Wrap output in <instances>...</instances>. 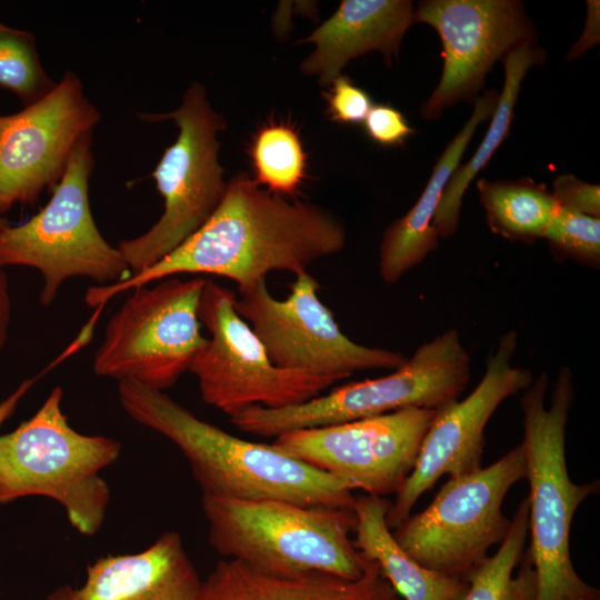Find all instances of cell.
Here are the masks:
<instances>
[{
    "label": "cell",
    "mask_w": 600,
    "mask_h": 600,
    "mask_svg": "<svg viewBox=\"0 0 600 600\" xmlns=\"http://www.w3.org/2000/svg\"><path fill=\"white\" fill-rule=\"evenodd\" d=\"M346 229L331 212L306 201H288L246 173L233 177L211 217L184 242L124 281L90 287L89 306L179 273H208L247 289L273 271L297 276L341 251Z\"/></svg>",
    "instance_id": "1"
},
{
    "label": "cell",
    "mask_w": 600,
    "mask_h": 600,
    "mask_svg": "<svg viewBox=\"0 0 600 600\" xmlns=\"http://www.w3.org/2000/svg\"><path fill=\"white\" fill-rule=\"evenodd\" d=\"M118 394L130 418L179 448L203 496L353 509L352 490L338 478L273 444L234 437L199 419L164 391L124 380L118 383Z\"/></svg>",
    "instance_id": "2"
},
{
    "label": "cell",
    "mask_w": 600,
    "mask_h": 600,
    "mask_svg": "<svg viewBox=\"0 0 600 600\" xmlns=\"http://www.w3.org/2000/svg\"><path fill=\"white\" fill-rule=\"evenodd\" d=\"M549 379L540 373L520 399L529 482L530 546L537 576V600H600L598 588L583 581L570 556L572 519L580 504L599 492L600 482L574 483L566 460V428L574 391L568 367L558 370L546 407Z\"/></svg>",
    "instance_id": "3"
},
{
    "label": "cell",
    "mask_w": 600,
    "mask_h": 600,
    "mask_svg": "<svg viewBox=\"0 0 600 600\" xmlns=\"http://www.w3.org/2000/svg\"><path fill=\"white\" fill-rule=\"evenodd\" d=\"M209 542L227 559L278 576L360 578L367 567L349 533L352 510L308 507L274 499L202 496Z\"/></svg>",
    "instance_id": "4"
},
{
    "label": "cell",
    "mask_w": 600,
    "mask_h": 600,
    "mask_svg": "<svg viewBox=\"0 0 600 600\" xmlns=\"http://www.w3.org/2000/svg\"><path fill=\"white\" fill-rule=\"evenodd\" d=\"M62 397V388L54 387L29 420L0 436V503L51 498L79 533L93 536L110 501L99 472L118 459L121 443L76 431L61 409Z\"/></svg>",
    "instance_id": "5"
},
{
    "label": "cell",
    "mask_w": 600,
    "mask_h": 600,
    "mask_svg": "<svg viewBox=\"0 0 600 600\" xmlns=\"http://www.w3.org/2000/svg\"><path fill=\"white\" fill-rule=\"evenodd\" d=\"M470 379V357L456 329L421 344L391 373L338 387L306 402L270 409L249 407L230 417L250 434L286 432L380 416L408 408L438 410L459 399Z\"/></svg>",
    "instance_id": "6"
},
{
    "label": "cell",
    "mask_w": 600,
    "mask_h": 600,
    "mask_svg": "<svg viewBox=\"0 0 600 600\" xmlns=\"http://www.w3.org/2000/svg\"><path fill=\"white\" fill-rule=\"evenodd\" d=\"M138 116L144 121L171 120L179 134L151 173L163 198V213L147 232L117 246L132 274L160 261L193 234L218 208L228 183L218 140L226 119L211 107L203 84L192 82L176 110Z\"/></svg>",
    "instance_id": "7"
},
{
    "label": "cell",
    "mask_w": 600,
    "mask_h": 600,
    "mask_svg": "<svg viewBox=\"0 0 600 600\" xmlns=\"http://www.w3.org/2000/svg\"><path fill=\"white\" fill-rule=\"evenodd\" d=\"M92 141V134L80 140L51 199L37 214L0 231V267L23 266L41 272L40 302L44 307L73 277L109 286L132 274L118 247L100 233L91 213Z\"/></svg>",
    "instance_id": "8"
},
{
    "label": "cell",
    "mask_w": 600,
    "mask_h": 600,
    "mask_svg": "<svg viewBox=\"0 0 600 600\" xmlns=\"http://www.w3.org/2000/svg\"><path fill=\"white\" fill-rule=\"evenodd\" d=\"M527 477L520 443L487 468L449 478L431 503L392 532L400 548L422 567L467 581L506 539L511 519L502 503L511 487Z\"/></svg>",
    "instance_id": "9"
},
{
    "label": "cell",
    "mask_w": 600,
    "mask_h": 600,
    "mask_svg": "<svg viewBox=\"0 0 600 600\" xmlns=\"http://www.w3.org/2000/svg\"><path fill=\"white\" fill-rule=\"evenodd\" d=\"M206 281L170 277L131 289L107 323L93 372L161 391L172 387L207 342L199 320Z\"/></svg>",
    "instance_id": "10"
},
{
    "label": "cell",
    "mask_w": 600,
    "mask_h": 600,
    "mask_svg": "<svg viewBox=\"0 0 600 600\" xmlns=\"http://www.w3.org/2000/svg\"><path fill=\"white\" fill-rule=\"evenodd\" d=\"M237 296L207 280L199 320L209 333L191 362L202 400L229 417L252 407L279 409L311 400L336 383L277 367L251 327L236 310Z\"/></svg>",
    "instance_id": "11"
},
{
    "label": "cell",
    "mask_w": 600,
    "mask_h": 600,
    "mask_svg": "<svg viewBox=\"0 0 600 600\" xmlns=\"http://www.w3.org/2000/svg\"><path fill=\"white\" fill-rule=\"evenodd\" d=\"M319 290V282L309 271L294 276L284 299L274 298L266 280L239 290L236 310L273 364L337 382L358 371L394 370L406 362L399 351L352 341L321 301Z\"/></svg>",
    "instance_id": "12"
},
{
    "label": "cell",
    "mask_w": 600,
    "mask_h": 600,
    "mask_svg": "<svg viewBox=\"0 0 600 600\" xmlns=\"http://www.w3.org/2000/svg\"><path fill=\"white\" fill-rule=\"evenodd\" d=\"M437 410L408 408L336 424L286 432L273 446L327 472L351 490L397 493L411 473Z\"/></svg>",
    "instance_id": "13"
},
{
    "label": "cell",
    "mask_w": 600,
    "mask_h": 600,
    "mask_svg": "<svg viewBox=\"0 0 600 600\" xmlns=\"http://www.w3.org/2000/svg\"><path fill=\"white\" fill-rule=\"evenodd\" d=\"M100 120L72 70L39 101L0 114V216L16 204H34L46 190L52 192L77 144L93 134Z\"/></svg>",
    "instance_id": "14"
},
{
    "label": "cell",
    "mask_w": 600,
    "mask_h": 600,
    "mask_svg": "<svg viewBox=\"0 0 600 600\" xmlns=\"http://www.w3.org/2000/svg\"><path fill=\"white\" fill-rule=\"evenodd\" d=\"M517 347V332L503 333L473 391L437 410L416 464L387 513L390 529H396L410 516L418 499L442 476L459 478L482 468L488 421L502 401L524 391L533 381L530 370L511 364Z\"/></svg>",
    "instance_id": "15"
},
{
    "label": "cell",
    "mask_w": 600,
    "mask_h": 600,
    "mask_svg": "<svg viewBox=\"0 0 600 600\" xmlns=\"http://www.w3.org/2000/svg\"><path fill=\"white\" fill-rule=\"evenodd\" d=\"M416 22L436 29L442 43L441 78L422 108L430 120L478 93L498 60L536 43L533 23L514 0L422 1L413 11Z\"/></svg>",
    "instance_id": "16"
},
{
    "label": "cell",
    "mask_w": 600,
    "mask_h": 600,
    "mask_svg": "<svg viewBox=\"0 0 600 600\" xmlns=\"http://www.w3.org/2000/svg\"><path fill=\"white\" fill-rule=\"evenodd\" d=\"M201 586L180 534L169 531L140 552L98 558L80 587L60 586L46 600H199Z\"/></svg>",
    "instance_id": "17"
},
{
    "label": "cell",
    "mask_w": 600,
    "mask_h": 600,
    "mask_svg": "<svg viewBox=\"0 0 600 600\" xmlns=\"http://www.w3.org/2000/svg\"><path fill=\"white\" fill-rule=\"evenodd\" d=\"M413 11L408 0L341 1L332 16L298 41L314 44L300 71L329 86L350 60L364 53L379 51L390 63L399 57L403 36L413 23Z\"/></svg>",
    "instance_id": "18"
},
{
    "label": "cell",
    "mask_w": 600,
    "mask_h": 600,
    "mask_svg": "<svg viewBox=\"0 0 600 600\" xmlns=\"http://www.w3.org/2000/svg\"><path fill=\"white\" fill-rule=\"evenodd\" d=\"M199 600H401L369 561L349 580L331 574L278 576L231 559L220 560L202 581Z\"/></svg>",
    "instance_id": "19"
},
{
    "label": "cell",
    "mask_w": 600,
    "mask_h": 600,
    "mask_svg": "<svg viewBox=\"0 0 600 600\" xmlns=\"http://www.w3.org/2000/svg\"><path fill=\"white\" fill-rule=\"evenodd\" d=\"M498 98L499 93L493 90L476 98L471 117L438 159L417 202L383 232L379 248V274L384 283L398 282L437 248L439 237L432 223L443 189L459 167L478 126L492 116Z\"/></svg>",
    "instance_id": "20"
},
{
    "label": "cell",
    "mask_w": 600,
    "mask_h": 600,
    "mask_svg": "<svg viewBox=\"0 0 600 600\" xmlns=\"http://www.w3.org/2000/svg\"><path fill=\"white\" fill-rule=\"evenodd\" d=\"M390 506L383 497H354V548L363 559L378 564L401 600H459L468 582L427 569L409 557L387 524Z\"/></svg>",
    "instance_id": "21"
},
{
    "label": "cell",
    "mask_w": 600,
    "mask_h": 600,
    "mask_svg": "<svg viewBox=\"0 0 600 600\" xmlns=\"http://www.w3.org/2000/svg\"><path fill=\"white\" fill-rule=\"evenodd\" d=\"M543 59L544 52L536 43L520 46L503 58L504 82L490 127L471 159L457 168L443 189L432 223L438 237L448 238L456 232L462 198L469 183L508 136L521 82L527 71Z\"/></svg>",
    "instance_id": "22"
},
{
    "label": "cell",
    "mask_w": 600,
    "mask_h": 600,
    "mask_svg": "<svg viewBox=\"0 0 600 600\" xmlns=\"http://www.w3.org/2000/svg\"><path fill=\"white\" fill-rule=\"evenodd\" d=\"M528 519L527 497L514 511L506 539L468 577V589L459 600H537V576L526 549Z\"/></svg>",
    "instance_id": "23"
},
{
    "label": "cell",
    "mask_w": 600,
    "mask_h": 600,
    "mask_svg": "<svg viewBox=\"0 0 600 600\" xmlns=\"http://www.w3.org/2000/svg\"><path fill=\"white\" fill-rule=\"evenodd\" d=\"M480 202L492 232L522 242L543 238L558 204L544 184L522 178L477 182Z\"/></svg>",
    "instance_id": "24"
},
{
    "label": "cell",
    "mask_w": 600,
    "mask_h": 600,
    "mask_svg": "<svg viewBox=\"0 0 600 600\" xmlns=\"http://www.w3.org/2000/svg\"><path fill=\"white\" fill-rule=\"evenodd\" d=\"M254 181L278 196L298 192L307 171L299 131L289 121H268L253 134L249 149Z\"/></svg>",
    "instance_id": "25"
},
{
    "label": "cell",
    "mask_w": 600,
    "mask_h": 600,
    "mask_svg": "<svg viewBox=\"0 0 600 600\" xmlns=\"http://www.w3.org/2000/svg\"><path fill=\"white\" fill-rule=\"evenodd\" d=\"M56 83L42 67L34 36L0 22V88L14 93L27 107L47 96Z\"/></svg>",
    "instance_id": "26"
},
{
    "label": "cell",
    "mask_w": 600,
    "mask_h": 600,
    "mask_svg": "<svg viewBox=\"0 0 600 600\" xmlns=\"http://www.w3.org/2000/svg\"><path fill=\"white\" fill-rule=\"evenodd\" d=\"M543 238L553 252L591 268L600 263V219L557 208Z\"/></svg>",
    "instance_id": "27"
},
{
    "label": "cell",
    "mask_w": 600,
    "mask_h": 600,
    "mask_svg": "<svg viewBox=\"0 0 600 600\" xmlns=\"http://www.w3.org/2000/svg\"><path fill=\"white\" fill-rule=\"evenodd\" d=\"M322 96L327 116L338 123L363 122L373 106L370 96L343 74L332 80Z\"/></svg>",
    "instance_id": "28"
},
{
    "label": "cell",
    "mask_w": 600,
    "mask_h": 600,
    "mask_svg": "<svg viewBox=\"0 0 600 600\" xmlns=\"http://www.w3.org/2000/svg\"><path fill=\"white\" fill-rule=\"evenodd\" d=\"M552 196L558 207L593 218L600 217V188L583 182L573 174L559 176L552 184Z\"/></svg>",
    "instance_id": "29"
},
{
    "label": "cell",
    "mask_w": 600,
    "mask_h": 600,
    "mask_svg": "<svg viewBox=\"0 0 600 600\" xmlns=\"http://www.w3.org/2000/svg\"><path fill=\"white\" fill-rule=\"evenodd\" d=\"M363 122L370 139L386 147L399 146L413 133L403 114L389 104H373Z\"/></svg>",
    "instance_id": "30"
},
{
    "label": "cell",
    "mask_w": 600,
    "mask_h": 600,
    "mask_svg": "<svg viewBox=\"0 0 600 600\" xmlns=\"http://www.w3.org/2000/svg\"><path fill=\"white\" fill-rule=\"evenodd\" d=\"M587 20L586 28L580 37V39L573 44L570 49V52L567 56L568 60H572L584 51L590 49L592 46L599 42L600 37V19H599V1L589 0L587 2Z\"/></svg>",
    "instance_id": "31"
},
{
    "label": "cell",
    "mask_w": 600,
    "mask_h": 600,
    "mask_svg": "<svg viewBox=\"0 0 600 600\" xmlns=\"http://www.w3.org/2000/svg\"><path fill=\"white\" fill-rule=\"evenodd\" d=\"M11 319V300L9 296L8 278L0 267V352L2 351Z\"/></svg>",
    "instance_id": "32"
},
{
    "label": "cell",
    "mask_w": 600,
    "mask_h": 600,
    "mask_svg": "<svg viewBox=\"0 0 600 600\" xmlns=\"http://www.w3.org/2000/svg\"><path fill=\"white\" fill-rule=\"evenodd\" d=\"M36 381L37 378L22 381L9 397L0 402V427L14 412L20 400L30 390Z\"/></svg>",
    "instance_id": "33"
},
{
    "label": "cell",
    "mask_w": 600,
    "mask_h": 600,
    "mask_svg": "<svg viewBox=\"0 0 600 600\" xmlns=\"http://www.w3.org/2000/svg\"><path fill=\"white\" fill-rule=\"evenodd\" d=\"M9 226H10L9 221L2 216H0V231Z\"/></svg>",
    "instance_id": "34"
}]
</instances>
